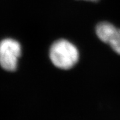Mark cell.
<instances>
[{
    "label": "cell",
    "mask_w": 120,
    "mask_h": 120,
    "mask_svg": "<svg viewBox=\"0 0 120 120\" xmlns=\"http://www.w3.org/2000/svg\"><path fill=\"white\" fill-rule=\"evenodd\" d=\"M49 57L52 64L61 69H69L76 64L79 53L75 45L64 39L57 40L49 49Z\"/></svg>",
    "instance_id": "6da1fadb"
},
{
    "label": "cell",
    "mask_w": 120,
    "mask_h": 120,
    "mask_svg": "<svg viewBox=\"0 0 120 120\" xmlns=\"http://www.w3.org/2000/svg\"><path fill=\"white\" fill-rule=\"evenodd\" d=\"M96 34L103 42L120 54V28L107 22H101L96 26Z\"/></svg>",
    "instance_id": "3957f363"
},
{
    "label": "cell",
    "mask_w": 120,
    "mask_h": 120,
    "mask_svg": "<svg viewBox=\"0 0 120 120\" xmlns=\"http://www.w3.org/2000/svg\"><path fill=\"white\" fill-rule=\"evenodd\" d=\"M22 53L19 43L13 39H5L0 42V65L9 71L17 69L18 60Z\"/></svg>",
    "instance_id": "7a4b0ae2"
},
{
    "label": "cell",
    "mask_w": 120,
    "mask_h": 120,
    "mask_svg": "<svg viewBox=\"0 0 120 120\" xmlns=\"http://www.w3.org/2000/svg\"><path fill=\"white\" fill-rule=\"evenodd\" d=\"M86 1H98L99 0H86Z\"/></svg>",
    "instance_id": "277c9868"
}]
</instances>
